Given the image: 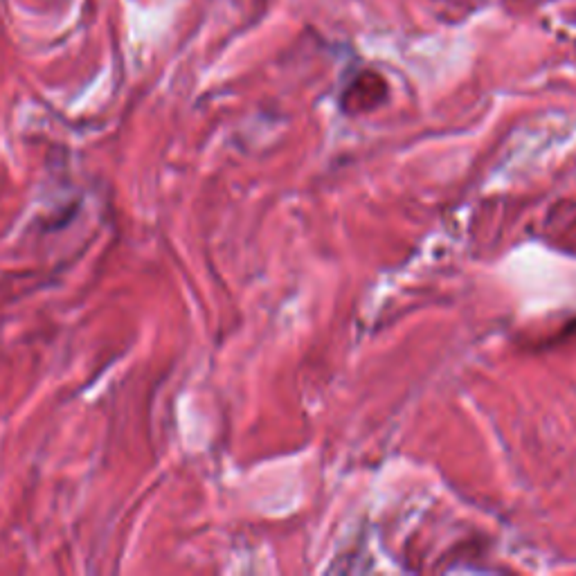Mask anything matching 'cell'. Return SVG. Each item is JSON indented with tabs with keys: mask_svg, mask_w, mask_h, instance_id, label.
<instances>
[]
</instances>
